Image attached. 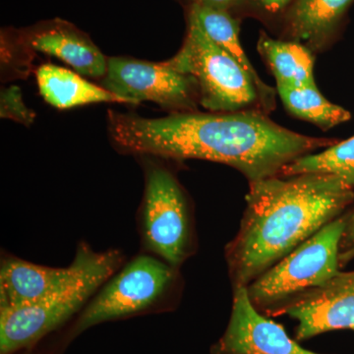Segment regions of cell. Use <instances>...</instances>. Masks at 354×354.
<instances>
[{
	"label": "cell",
	"instance_id": "8992f818",
	"mask_svg": "<svg viewBox=\"0 0 354 354\" xmlns=\"http://www.w3.org/2000/svg\"><path fill=\"white\" fill-rule=\"evenodd\" d=\"M165 62L177 71L194 77L199 88L200 106L205 109L212 113L263 111L252 78L205 34L190 14L183 46Z\"/></svg>",
	"mask_w": 354,
	"mask_h": 354
},
{
	"label": "cell",
	"instance_id": "5bb4252c",
	"mask_svg": "<svg viewBox=\"0 0 354 354\" xmlns=\"http://www.w3.org/2000/svg\"><path fill=\"white\" fill-rule=\"evenodd\" d=\"M36 77L39 94L57 109H68L97 102L128 104L127 100L91 83L77 72L57 65H41Z\"/></svg>",
	"mask_w": 354,
	"mask_h": 354
},
{
	"label": "cell",
	"instance_id": "7402d4cb",
	"mask_svg": "<svg viewBox=\"0 0 354 354\" xmlns=\"http://www.w3.org/2000/svg\"><path fill=\"white\" fill-rule=\"evenodd\" d=\"M353 246H354V209L348 221V227H346V234H344V239H342L341 248L346 247L349 249Z\"/></svg>",
	"mask_w": 354,
	"mask_h": 354
},
{
	"label": "cell",
	"instance_id": "5b68a950",
	"mask_svg": "<svg viewBox=\"0 0 354 354\" xmlns=\"http://www.w3.org/2000/svg\"><path fill=\"white\" fill-rule=\"evenodd\" d=\"M177 268L142 252L133 257L104 283L80 312L74 335L99 324L162 311L176 297Z\"/></svg>",
	"mask_w": 354,
	"mask_h": 354
},
{
	"label": "cell",
	"instance_id": "ac0fdd59",
	"mask_svg": "<svg viewBox=\"0 0 354 354\" xmlns=\"http://www.w3.org/2000/svg\"><path fill=\"white\" fill-rule=\"evenodd\" d=\"M332 174L354 189V136L320 151L297 158L286 165L281 176L311 174Z\"/></svg>",
	"mask_w": 354,
	"mask_h": 354
},
{
	"label": "cell",
	"instance_id": "44dd1931",
	"mask_svg": "<svg viewBox=\"0 0 354 354\" xmlns=\"http://www.w3.org/2000/svg\"><path fill=\"white\" fill-rule=\"evenodd\" d=\"M254 6L267 14H279L283 12L291 6L293 0H248Z\"/></svg>",
	"mask_w": 354,
	"mask_h": 354
},
{
	"label": "cell",
	"instance_id": "7a4b0ae2",
	"mask_svg": "<svg viewBox=\"0 0 354 354\" xmlns=\"http://www.w3.org/2000/svg\"><path fill=\"white\" fill-rule=\"evenodd\" d=\"M353 201V188L332 174L276 176L249 183L241 227L225 248L232 288H247Z\"/></svg>",
	"mask_w": 354,
	"mask_h": 354
},
{
	"label": "cell",
	"instance_id": "cb8c5ba5",
	"mask_svg": "<svg viewBox=\"0 0 354 354\" xmlns=\"http://www.w3.org/2000/svg\"><path fill=\"white\" fill-rule=\"evenodd\" d=\"M353 330H354V329H353Z\"/></svg>",
	"mask_w": 354,
	"mask_h": 354
},
{
	"label": "cell",
	"instance_id": "277c9868",
	"mask_svg": "<svg viewBox=\"0 0 354 354\" xmlns=\"http://www.w3.org/2000/svg\"><path fill=\"white\" fill-rule=\"evenodd\" d=\"M339 216L316 232L247 286L261 313L278 316L300 295L325 286L339 272V249L348 227Z\"/></svg>",
	"mask_w": 354,
	"mask_h": 354
},
{
	"label": "cell",
	"instance_id": "7c38bea8",
	"mask_svg": "<svg viewBox=\"0 0 354 354\" xmlns=\"http://www.w3.org/2000/svg\"><path fill=\"white\" fill-rule=\"evenodd\" d=\"M20 41L30 53L38 51L57 57L80 75L101 80L106 76L109 57L73 26L53 23L27 32Z\"/></svg>",
	"mask_w": 354,
	"mask_h": 354
},
{
	"label": "cell",
	"instance_id": "2e32d148",
	"mask_svg": "<svg viewBox=\"0 0 354 354\" xmlns=\"http://www.w3.org/2000/svg\"><path fill=\"white\" fill-rule=\"evenodd\" d=\"M257 50L274 74L277 86L316 85L313 51L304 44L272 39L261 32Z\"/></svg>",
	"mask_w": 354,
	"mask_h": 354
},
{
	"label": "cell",
	"instance_id": "9a60e30c",
	"mask_svg": "<svg viewBox=\"0 0 354 354\" xmlns=\"http://www.w3.org/2000/svg\"><path fill=\"white\" fill-rule=\"evenodd\" d=\"M189 14L197 21L205 34L234 58L252 78L259 93L263 111L269 114L274 111L276 108V90L261 79L247 57L239 39L241 28L239 21L232 14L208 7L191 6Z\"/></svg>",
	"mask_w": 354,
	"mask_h": 354
},
{
	"label": "cell",
	"instance_id": "30bf717a",
	"mask_svg": "<svg viewBox=\"0 0 354 354\" xmlns=\"http://www.w3.org/2000/svg\"><path fill=\"white\" fill-rule=\"evenodd\" d=\"M212 354H321L302 348L283 326L261 313L245 286L234 288L232 314Z\"/></svg>",
	"mask_w": 354,
	"mask_h": 354
},
{
	"label": "cell",
	"instance_id": "4fadbf2b",
	"mask_svg": "<svg viewBox=\"0 0 354 354\" xmlns=\"http://www.w3.org/2000/svg\"><path fill=\"white\" fill-rule=\"evenodd\" d=\"M354 0H293L286 13V29L291 41L312 51L322 50Z\"/></svg>",
	"mask_w": 354,
	"mask_h": 354
},
{
	"label": "cell",
	"instance_id": "e0dca14e",
	"mask_svg": "<svg viewBox=\"0 0 354 354\" xmlns=\"http://www.w3.org/2000/svg\"><path fill=\"white\" fill-rule=\"evenodd\" d=\"M277 92L288 113L321 129L329 130L351 120V113L328 101L316 85L277 86Z\"/></svg>",
	"mask_w": 354,
	"mask_h": 354
},
{
	"label": "cell",
	"instance_id": "8fae6325",
	"mask_svg": "<svg viewBox=\"0 0 354 354\" xmlns=\"http://www.w3.org/2000/svg\"><path fill=\"white\" fill-rule=\"evenodd\" d=\"M297 321V341L354 329V271L339 272L325 286L300 295L279 312Z\"/></svg>",
	"mask_w": 354,
	"mask_h": 354
},
{
	"label": "cell",
	"instance_id": "ba28073f",
	"mask_svg": "<svg viewBox=\"0 0 354 354\" xmlns=\"http://www.w3.org/2000/svg\"><path fill=\"white\" fill-rule=\"evenodd\" d=\"M121 258L124 255L118 249L97 252L85 241L77 245L73 261L64 268L37 265L6 254L0 265V309L39 301L67 290L91 272Z\"/></svg>",
	"mask_w": 354,
	"mask_h": 354
},
{
	"label": "cell",
	"instance_id": "9c48e42d",
	"mask_svg": "<svg viewBox=\"0 0 354 354\" xmlns=\"http://www.w3.org/2000/svg\"><path fill=\"white\" fill-rule=\"evenodd\" d=\"M102 87L128 104L151 102L169 113L198 111L200 93L194 77L165 62H145L127 57L108 58V70Z\"/></svg>",
	"mask_w": 354,
	"mask_h": 354
},
{
	"label": "cell",
	"instance_id": "603a6c76",
	"mask_svg": "<svg viewBox=\"0 0 354 354\" xmlns=\"http://www.w3.org/2000/svg\"><path fill=\"white\" fill-rule=\"evenodd\" d=\"M354 256V246L351 247V248L348 249V250L344 251V252L339 253V264H344V262H346V261H349Z\"/></svg>",
	"mask_w": 354,
	"mask_h": 354
},
{
	"label": "cell",
	"instance_id": "3957f363",
	"mask_svg": "<svg viewBox=\"0 0 354 354\" xmlns=\"http://www.w3.org/2000/svg\"><path fill=\"white\" fill-rule=\"evenodd\" d=\"M138 158L144 174L143 198L137 215L142 249L178 269L194 252L189 199L167 160Z\"/></svg>",
	"mask_w": 354,
	"mask_h": 354
},
{
	"label": "cell",
	"instance_id": "52a82bcc",
	"mask_svg": "<svg viewBox=\"0 0 354 354\" xmlns=\"http://www.w3.org/2000/svg\"><path fill=\"white\" fill-rule=\"evenodd\" d=\"M124 259L102 266L67 290L39 301L0 309V354H14L30 348L80 313L104 283L122 267Z\"/></svg>",
	"mask_w": 354,
	"mask_h": 354
},
{
	"label": "cell",
	"instance_id": "6da1fadb",
	"mask_svg": "<svg viewBox=\"0 0 354 354\" xmlns=\"http://www.w3.org/2000/svg\"><path fill=\"white\" fill-rule=\"evenodd\" d=\"M106 122L109 140L121 153L218 162L236 169L249 183L279 176L297 158L335 143L291 131L258 109L158 118L109 111Z\"/></svg>",
	"mask_w": 354,
	"mask_h": 354
},
{
	"label": "cell",
	"instance_id": "d6986e66",
	"mask_svg": "<svg viewBox=\"0 0 354 354\" xmlns=\"http://www.w3.org/2000/svg\"><path fill=\"white\" fill-rule=\"evenodd\" d=\"M0 116L30 127L36 118V113L26 106L21 88L17 86H10L1 90Z\"/></svg>",
	"mask_w": 354,
	"mask_h": 354
},
{
	"label": "cell",
	"instance_id": "ffe728a7",
	"mask_svg": "<svg viewBox=\"0 0 354 354\" xmlns=\"http://www.w3.org/2000/svg\"><path fill=\"white\" fill-rule=\"evenodd\" d=\"M189 1L191 6L208 7V8L232 14L248 0H189Z\"/></svg>",
	"mask_w": 354,
	"mask_h": 354
}]
</instances>
